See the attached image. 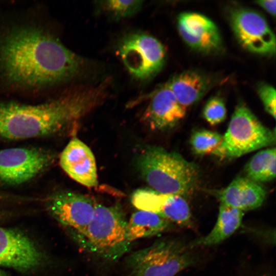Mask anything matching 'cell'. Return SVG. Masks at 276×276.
Listing matches in <instances>:
<instances>
[{"mask_svg": "<svg viewBox=\"0 0 276 276\" xmlns=\"http://www.w3.org/2000/svg\"><path fill=\"white\" fill-rule=\"evenodd\" d=\"M84 60L37 27L11 28L0 37V73L9 84L42 88L68 81L84 70Z\"/></svg>", "mask_w": 276, "mask_h": 276, "instance_id": "1", "label": "cell"}, {"mask_svg": "<svg viewBox=\"0 0 276 276\" xmlns=\"http://www.w3.org/2000/svg\"><path fill=\"white\" fill-rule=\"evenodd\" d=\"M110 81L76 87L38 105L0 103V139H25L63 131L104 101Z\"/></svg>", "mask_w": 276, "mask_h": 276, "instance_id": "2", "label": "cell"}, {"mask_svg": "<svg viewBox=\"0 0 276 276\" xmlns=\"http://www.w3.org/2000/svg\"><path fill=\"white\" fill-rule=\"evenodd\" d=\"M136 164L143 179L152 189L162 194L184 197L192 193L198 183L197 166L162 147H145Z\"/></svg>", "mask_w": 276, "mask_h": 276, "instance_id": "3", "label": "cell"}, {"mask_svg": "<svg viewBox=\"0 0 276 276\" xmlns=\"http://www.w3.org/2000/svg\"><path fill=\"white\" fill-rule=\"evenodd\" d=\"M128 221L120 204H96L94 215L84 232L74 234L88 250L110 261L118 260L129 249Z\"/></svg>", "mask_w": 276, "mask_h": 276, "instance_id": "4", "label": "cell"}, {"mask_svg": "<svg viewBox=\"0 0 276 276\" xmlns=\"http://www.w3.org/2000/svg\"><path fill=\"white\" fill-rule=\"evenodd\" d=\"M275 142V131L265 127L244 104L236 108L227 129L212 154L222 158H235Z\"/></svg>", "mask_w": 276, "mask_h": 276, "instance_id": "5", "label": "cell"}, {"mask_svg": "<svg viewBox=\"0 0 276 276\" xmlns=\"http://www.w3.org/2000/svg\"><path fill=\"white\" fill-rule=\"evenodd\" d=\"M189 248L178 240L160 239L131 254L126 263L133 276H175L194 263Z\"/></svg>", "mask_w": 276, "mask_h": 276, "instance_id": "6", "label": "cell"}, {"mask_svg": "<svg viewBox=\"0 0 276 276\" xmlns=\"http://www.w3.org/2000/svg\"><path fill=\"white\" fill-rule=\"evenodd\" d=\"M118 53L126 69L140 80H148L163 67L166 53L162 43L154 37L142 32L124 36L118 46Z\"/></svg>", "mask_w": 276, "mask_h": 276, "instance_id": "7", "label": "cell"}, {"mask_svg": "<svg viewBox=\"0 0 276 276\" xmlns=\"http://www.w3.org/2000/svg\"><path fill=\"white\" fill-rule=\"evenodd\" d=\"M54 159L52 152L39 148L0 150V182L11 185L26 182L49 167Z\"/></svg>", "mask_w": 276, "mask_h": 276, "instance_id": "8", "label": "cell"}, {"mask_svg": "<svg viewBox=\"0 0 276 276\" xmlns=\"http://www.w3.org/2000/svg\"><path fill=\"white\" fill-rule=\"evenodd\" d=\"M230 21L237 39L245 49L262 55L275 53V35L262 15L250 9L237 8L231 13Z\"/></svg>", "mask_w": 276, "mask_h": 276, "instance_id": "9", "label": "cell"}, {"mask_svg": "<svg viewBox=\"0 0 276 276\" xmlns=\"http://www.w3.org/2000/svg\"><path fill=\"white\" fill-rule=\"evenodd\" d=\"M44 260V254L26 234L0 227V266L26 272L38 268Z\"/></svg>", "mask_w": 276, "mask_h": 276, "instance_id": "10", "label": "cell"}, {"mask_svg": "<svg viewBox=\"0 0 276 276\" xmlns=\"http://www.w3.org/2000/svg\"><path fill=\"white\" fill-rule=\"evenodd\" d=\"M96 204L88 197L74 192H57L47 200L48 212L72 233L82 234L94 215Z\"/></svg>", "mask_w": 276, "mask_h": 276, "instance_id": "11", "label": "cell"}, {"mask_svg": "<svg viewBox=\"0 0 276 276\" xmlns=\"http://www.w3.org/2000/svg\"><path fill=\"white\" fill-rule=\"evenodd\" d=\"M178 30L182 39L191 48L202 52H213L222 45L219 31L206 16L194 12H185L178 18Z\"/></svg>", "mask_w": 276, "mask_h": 276, "instance_id": "12", "label": "cell"}, {"mask_svg": "<svg viewBox=\"0 0 276 276\" xmlns=\"http://www.w3.org/2000/svg\"><path fill=\"white\" fill-rule=\"evenodd\" d=\"M149 98L150 102L143 119L153 130L173 127L186 114V108L178 102L167 83L158 86Z\"/></svg>", "mask_w": 276, "mask_h": 276, "instance_id": "13", "label": "cell"}, {"mask_svg": "<svg viewBox=\"0 0 276 276\" xmlns=\"http://www.w3.org/2000/svg\"><path fill=\"white\" fill-rule=\"evenodd\" d=\"M59 163L73 179L88 187L98 185L97 167L94 155L83 142L73 137L60 154Z\"/></svg>", "mask_w": 276, "mask_h": 276, "instance_id": "14", "label": "cell"}, {"mask_svg": "<svg viewBox=\"0 0 276 276\" xmlns=\"http://www.w3.org/2000/svg\"><path fill=\"white\" fill-rule=\"evenodd\" d=\"M216 193L220 204L243 212L261 206L266 196L263 187L246 177H237L227 187Z\"/></svg>", "mask_w": 276, "mask_h": 276, "instance_id": "15", "label": "cell"}, {"mask_svg": "<svg viewBox=\"0 0 276 276\" xmlns=\"http://www.w3.org/2000/svg\"><path fill=\"white\" fill-rule=\"evenodd\" d=\"M211 80L197 71H184L167 83L178 102L186 108L199 101L211 86Z\"/></svg>", "mask_w": 276, "mask_h": 276, "instance_id": "16", "label": "cell"}, {"mask_svg": "<svg viewBox=\"0 0 276 276\" xmlns=\"http://www.w3.org/2000/svg\"><path fill=\"white\" fill-rule=\"evenodd\" d=\"M243 212L220 204L216 222L206 236L192 241L188 246H210L218 244L231 236L240 226L244 216Z\"/></svg>", "mask_w": 276, "mask_h": 276, "instance_id": "17", "label": "cell"}, {"mask_svg": "<svg viewBox=\"0 0 276 276\" xmlns=\"http://www.w3.org/2000/svg\"><path fill=\"white\" fill-rule=\"evenodd\" d=\"M172 223L162 216L139 210L128 221V239L130 243L141 238L151 237L167 232Z\"/></svg>", "mask_w": 276, "mask_h": 276, "instance_id": "18", "label": "cell"}, {"mask_svg": "<svg viewBox=\"0 0 276 276\" xmlns=\"http://www.w3.org/2000/svg\"><path fill=\"white\" fill-rule=\"evenodd\" d=\"M275 153V148L257 153L245 167L246 177L257 183L273 179L276 172Z\"/></svg>", "mask_w": 276, "mask_h": 276, "instance_id": "19", "label": "cell"}, {"mask_svg": "<svg viewBox=\"0 0 276 276\" xmlns=\"http://www.w3.org/2000/svg\"><path fill=\"white\" fill-rule=\"evenodd\" d=\"M158 214L180 226H193L190 206L182 196L166 194Z\"/></svg>", "mask_w": 276, "mask_h": 276, "instance_id": "20", "label": "cell"}, {"mask_svg": "<svg viewBox=\"0 0 276 276\" xmlns=\"http://www.w3.org/2000/svg\"><path fill=\"white\" fill-rule=\"evenodd\" d=\"M143 2L137 0L100 1L97 2V6L100 12L119 20L134 15L141 9Z\"/></svg>", "mask_w": 276, "mask_h": 276, "instance_id": "21", "label": "cell"}, {"mask_svg": "<svg viewBox=\"0 0 276 276\" xmlns=\"http://www.w3.org/2000/svg\"><path fill=\"white\" fill-rule=\"evenodd\" d=\"M223 135L205 129L194 131L190 139V144L194 152L198 155H205L213 152L221 143Z\"/></svg>", "mask_w": 276, "mask_h": 276, "instance_id": "22", "label": "cell"}, {"mask_svg": "<svg viewBox=\"0 0 276 276\" xmlns=\"http://www.w3.org/2000/svg\"><path fill=\"white\" fill-rule=\"evenodd\" d=\"M202 116L212 126L223 122L226 117V109L222 99L218 96L210 98L203 107Z\"/></svg>", "mask_w": 276, "mask_h": 276, "instance_id": "23", "label": "cell"}, {"mask_svg": "<svg viewBox=\"0 0 276 276\" xmlns=\"http://www.w3.org/2000/svg\"><path fill=\"white\" fill-rule=\"evenodd\" d=\"M258 93L265 110L274 119L275 118V90L267 83L260 84L257 89Z\"/></svg>", "mask_w": 276, "mask_h": 276, "instance_id": "24", "label": "cell"}, {"mask_svg": "<svg viewBox=\"0 0 276 276\" xmlns=\"http://www.w3.org/2000/svg\"><path fill=\"white\" fill-rule=\"evenodd\" d=\"M256 3L263 8L270 15L274 16L276 13V1L266 0L258 1Z\"/></svg>", "mask_w": 276, "mask_h": 276, "instance_id": "25", "label": "cell"}, {"mask_svg": "<svg viewBox=\"0 0 276 276\" xmlns=\"http://www.w3.org/2000/svg\"><path fill=\"white\" fill-rule=\"evenodd\" d=\"M0 276H9V275L5 271L0 269Z\"/></svg>", "mask_w": 276, "mask_h": 276, "instance_id": "26", "label": "cell"}, {"mask_svg": "<svg viewBox=\"0 0 276 276\" xmlns=\"http://www.w3.org/2000/svg\"><path fill=\"white\" fill-rule=\"evenodd\" d=\"M8 196L2 193H0V201L7 198Z\"/></svg>", "mask_w": 276, "mask_h": 276, "instance_id": "27", "label": "cell"}]
</instances>
